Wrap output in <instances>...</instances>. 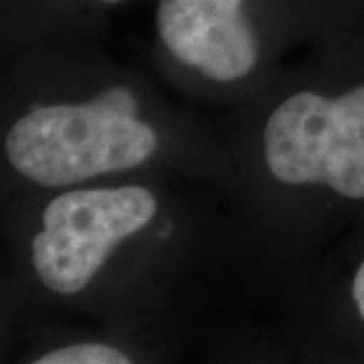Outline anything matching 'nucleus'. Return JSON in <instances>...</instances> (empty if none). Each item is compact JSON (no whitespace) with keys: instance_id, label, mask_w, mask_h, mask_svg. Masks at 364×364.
<instances>
[{"instance_id":"nucleus-6","label":"nucleus","mask_w":364,"mask_h":364,"mask_svg":"<svg viewBox=\"0 0 364 364\" xmlns=\"http://www.w3.org/2000/svg\"><path fill=\"white\" fill-rule=\"evenodd\" d=\"M342 299V306H332L326 308L322 312H316L312 316H308L301 324H299L298 332H296V352L294 356H298V346L301 336L316 326L318 322H322L330 316L344 312L346 316L354 318L358 326L364 330V253L356 259L352 272L344 277V286H301L294 291L291 298V342H294V328L296 322L299 320L301 314H306L312 308L324 306L330 301H338Z\"/></svg>"},{"instance_id":"nucleus-5","label":"nucleus","mask_w":364,"mask_h":364,"mask_svg":"<svg viewBox=\"0 0 364 364\" xmlns=\"http://www.w3.org/2000/svg\"><path fill=\"white\" fill-rule=\"evenodd\" d=\"M132 0H2V47L53 35L95 37L104 18Z\"/></svg>"},{"instance_id":"nucleus-2","label":"nucleus","mask_w":364,"mask_h":364,"mask_svg":"<svg viewBox=\"0 0 364 364\" xmlns=\"http://www.w3.org/2000/svg\"><path fill=\"white\" fill-rule=\"evenodd\" d=\"M0 195L114 181L208 188L229 200L219 122L172 102L91 35L2 47Z\"/></svg>"},{"instance_id":"nucleus-1","label":"nucleus","mask_w":364,"mask_h":364,"mask_svg":"<svg viewBox=\"0 0 364 364\" xmlns=\"http://www.w3.org/2000/svg\"><path fill=\"white\" fill-rule=\"evenodd\" d=\"M207 193L215 191L114 181L0 196L4 298L21 324L79 314L128 330L164 358L178 354L174 299L210 255L227 219Z\"/></svg>"},{"instance_id":"nucleus-4","label":"nucleus","mask_w":364,"mask_h":364,"mask_svg":"<svg viewBox=\"0 0 364 364\" xmlns=\"http://www.w3.org/2000/svg\"><path fill=\"white\" fill-rule=\"evenodd\" d=\"M49 324V322H37ZM28 344L18 363L26 364H142L158 363L162 356L146 340L124 328L100 324L91 330L57 326L26 328Z\"/></svg>"},{"instance_id":"nucleus-3","label":"nucleus","mask_w":364,"mask_h":364,"mask_svg":"<svg viewBox=\"0 0 364 364\" xmlns=\"http://www.w3.org/2000/svg\"><path fill=\"white\" fill-rule=\"evenodd\" d=\"M350 0H156L152 59L172 90L233 109L318 39Z\"/></svg>"}]
</instances>
